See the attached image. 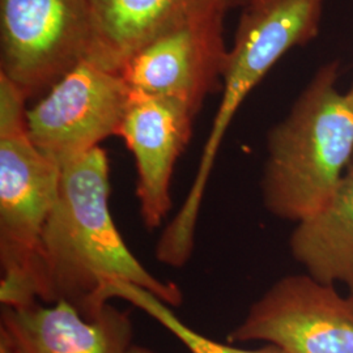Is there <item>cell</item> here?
I'll list each match as a JSON object with an SVG mask.
<instances>
[{
  "label": "cell",
  "mask_w": 353,
  "mask_h": 353,
  "mask_svg": "<svg viewBox=\"0 0 353 353\" xmlns=\"http://www.w3.org/2000/svg\"><path fill=\"white\" fill-rule=\"evenodd\" d=\"M92 39L87 59L119 72L156 38L191 23L225 16L234 0H88Z\"/></svg>",
  "instance_id": "cell-11"
},
{
  "label": "cell",
  "mask_w": 353,
  "mask_h": 353,
  "mask_svg": "<svg viewBox=\"0 0 353 353\" xmlns=\"http://www.w3.org/2000/svg\"><path fill=\"white\" fill-rule=\"evenodd\" d=\"M1 72L30 97L87 59L88 0H0Z\"/></svg>",
  "instance_id": "cell-5"
},
{
  "label": "cell",
  "mask_w": 353,
  "mask_h": 353,
  "mask_svg": "<svg viewBox=\"0 0 353 353\" xmlns=\"http://www.w3.org/2000/svg\"><path fill=\"white\" fill-rule=\"evenodd\" d=\"M113 299H119L131 303L132 306L144 312L147 316H151L152 319H154L159 325H161L176 339L181 341L190 353H281L276 347L270 344L262 350L252 351L214 341L182 322L172 310L170 305L157 299L151 292L130 283L114 281L113 284H110L105 290L103 300L110 303Z\"/></svg>",
  "instance_id": "cell-13"
},
{
  "label": "cell",
  "mask_w": 353,
  "mask_h": 353,
  "mask_svg": "<svg viewBox=\"0 0 353 353\" xmlns=\"http://www.w3.org/2000/svg\"><path fill=\"white\" fill-rule=\"evenodd\" d=\"M338 75V62L325 64L267 137L262 196L283 220L299 223L322 208L352 163L353 101Z\"/></svg>",
  "instance_id": "cell-2"
},
{
  "label": "cell",
  "mask_w": 353,
  "mask_h": 353,
  "mask_svg": "<svg viewBox=\"0 0 353 353\" xmlns=\"http://www.w3.org/2000/svg\"><path fill=\"white\" fill-rule=\"evenodd\" d=\"M196 112L181 99L131 90L118 137L135 157L140 216L151 230L170 212L172 178L189 143Z\"/></svg>",
  "instance_id": "cell-8"
},
{
  "label": "cell",
  "mask_w": 353,
  "mask_h": 353,
  "mask_svg": "<svg viewBox=\"0 0 353 353\" xmlns=\"http://www.w3.org/2000/svg\"><path fill=\"white\" fill-rule=\"evenodd\" d=\"M61 166L29 138L26 117L0 121V303H36L33 272L58 198Z\"/></svg>",
  "instance_id": "cell-4"
},
{
  "label": "cell",
  "mask_w": 353,
  "mask_h": 353,
  "mask_svg": "<svg viewBox=\"0 0 353 353\" xmlns=\"http://www.w3.org/2000/svg\"><path fill=\"white\" fill-rule=\"evenodd\" d=\"M272 0H249L246 4L248 6H256V4H265V3H270Z\"/></svg>",
  "instance_id": "cell-15"
},
{
  "label": "cell",
  "mask_w": 353,
  "mask_h": 353,
  "mask_svg": "<svg viewBox=\"0 0 353 353\" xmlns=\"http://www.w3.org/2000/svg\"><path fill=\"white\" fill-rule=\"evenodd\" d=\"M223 20L224 16L205 19L156 38L118 74L131 90L181 99L199 110L223 79L228 54Z\"/></svg>",
  "instance_id": "cell-9"
},
{
  "label": "cell",
  "mask_w": 353,
  "mask_h": 353,
  "mask_svg": "<svg viewBox=\"0 0 353 353\" xmlns=\"http://www.w3.org/2000/svg\"><path fill=\"white\" fill-rule=\"evenodd\" d=\"M347 93H348V94H350V97H351V99H352V101H353V83H352V85H351V89H350V90H348V92H347Z\"/></svg>",
  "instance_id": "cell-16"
},
{
  "label": "cell",
  "mask_w": 353,
  "mask_h": 353,
  "mask_svg": "<svg viewBox=\"0 0 353 353\" xmlns=\"http://www.w3.org/2000/svg\"><path fill=\"white\" fill-rule=\"evenodd\" d=\"M130 94L118 72L84 59L28 109L29 138L62 168L118 135Z\"/></svg>",
  "instance_id": "cell-6"
},
{
  "label": "cell",
  "mask_w": 353,
  "mask_h": 353,
  "mask_svg": "<svg viewBox=\"0 0 353 353\" xmlns=\"http://www.w3.org/2000/svg\"><path fill=\"white\" fill-rule=\"evenodd\" d=\"M229 341H265L281 353H353V294L307 274L278 280L229 334Z\"/></svg>",
  "instance_id": "cell-7"
},
{
  "label": "cell",
  "mask_w": 353,
  "mask_h": 353,
  "mask_svg": "<svg viewBox=\"0 0 353 353\" xmlns=\"http://www.w3.org/2000/svg\"><path fill=\"white\" fill-rule=\"evenodd\" d=\"M323 0H272L246 6L223 71V97L204 144L192 185L164 228L156 258L173 268L186 265L195 249L198 217L220 144L234 114L272 65L292 48L318 34Z\"/></svg>",
  "instance_id": "cell-3"
},
{
  "label": "cell",
  "mask_w": 353,
  "mask_h": 353,
  "mask_svg": "<svg viewBox=\"0 0 353 353\" xmlns=\"http://www.w3.org/2000/svg\"><path fill=\"white\" fill-rule=\"evenodd\" d=\"M126 353H156L151 348L144 347V345H139V344H132Z\"/></svg>",
  "instance_id": "cell-14"
},
{
  "label": "cell",
  "mask_w": 353,
  "mask_h": 353,
  "mask_svg": "<svg viewBox=\"0 0 353 353\" xmlns=\"http://www.w3.org/2000/svg\"><path fill=\"white\" fill-rule=\"evenodd\" d=\"M135 328L128 310L108 303L93 319L67 301L1 306L0 347L7 353H126Z\"/></svg>",
  "instance_id": "cell-10"
},
{
  "label": "cell",
  "mask_w": 353,
  "mask_h": 353,
  "mask_svg": "<svg viewBox=\"0 0 353 353\" xmlns=\"http://www.w3.org/2000/svg\"><path fill=\"white\" fill-rule=\"evenodd\" d=\"M58 198L42 232L33 272L39 303L67 301L89 319L108 305L103 292L125 281L172 307L183 294L152 275L127 248L110 210V166L101 147L61 168Z\"/></svg>",
  "instance_id": "cell-1"
},
{
  "label": "cell",
  "mask_w": 353,
  "mask_h": 353,
  "mask_svg": "<svg viewBox=\"0 0 353 353\" xmlns=\"http://www.w3.org/2000/svg\"><path fill=\"white\" fill-rule=\"evenodd\" d=\"M248 1H249V0H246V3H248Z\"/></svg>",
  "instance_id": "cell-18"
},
{
  "label": "cell",
  "mask_w": 353,
  "mask_h": 353,
  "mask_svg": "<svg viewBox=\"0 0 353 353\" xmlns=\"http://www.w3.org/2000/svg\"><path fill=\"white\" fill-rule=\"evenodd\" d=\"M290 248L310 278L353 294V160L328 202L297 223Z\"/></svg>",
  "instance_id": "cell-12"
},
{
  "label": "cell",
  "mask_w": 353,
  "mask_h": 353,
  "mask_svg": "<svg viewBox=\"0 0 353 353\" xmlns=\"http://www.w3.org/2000/svg\"><path fill=\"white\" fill-rule=\"evenodd\" d=\"M0 353H7V352H6V350H3V348H1V347H0Z\"/></svg>",
  "instance_id": "cell-17"
}]
</instances>
